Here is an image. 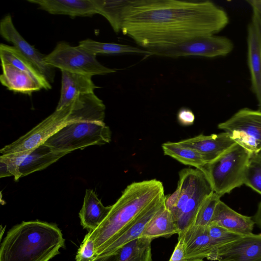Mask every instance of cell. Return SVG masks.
<instances>
[{
    "label": "cell",
    "mask_w": 261,
    "mask_h": 261,
    "mask_svg": "<svg viewBox=\"0 0 261 261\" xmlns=\"http://www.w3.org/2000/svg\"><path fill=\"white\" fill-rule=\"evenodd\" d=\"M226 12L210 1H131L121 32L144 49L216 35L229 23Z\"/></svg>",
    "instance_id": "1"
},
{
    "label": "cell",
    "mask_w": 261,
    "mask_h": 261,
    "mask_svg": "<svg viewBox=\"0 0 261 261\" xmlns=\"http://www.w3.org/2000/svg\"><path fill=\"white\" fill-rule=\"evenodd\" d=\"M163 194V184L155 179L134 182L127 186L100 224L94 230L89 231L94 241L96 256Z\"/></svg>",
    "instance_id": "2"
},
{
    "label": "cell",
    "mask_w": 261,
    "mask_h": 261,
    "mask_svg": "<svg viewBox=\"0 0 261 261\" xmlns=\"http://www.w3.org/2000/svg\"><path fill=\"white\" fill-rule=\"evenodd\" d=\"M65 247L61 230L39 220L13 226L1 243L0 261H49Z\"/></svg>",
    "instance_id": "3"
},
{
    "label": "cell",
    "mask_w": 261,
    "mask_h": 261,
    "mask_svg": "<svg viewBox=\"0 0 261 261\" xmlns=\"http://www.w3.org/2000/svg\"><path fill=\"white\" fill-rule=\"evenodd\" d=\"M103 115L102 103L94 93L79 95L68 105L56 109L27 133L4 146L0 152L16 157L28 154L68 123L81 120L100 121Z\"/></svg>",
    "instance_id": "4"
},
{
    "label": "cell",
    "mask_w": 261,
    "mask_h": 261,
    "mask_svg": "<svg viewBox=\"0 0 261 261\" xmlns=\"http://www.w3.org/2000/svg\"><path fill=\"white\" fill-rule=\"evenodd\" d=\"M251 154L238 144L199 170L204 175L214 192L223 196L244 185Z\"/></svg>",
    "instance_id": "5"
},
{
    "label": "cell",
    "mask_w": 261,
    "mask_h": 261,
    "mask_svg": "<svg viewBox=\"0 0 261 261\" xmlns=\"http://www.w3.org/2000/svg\"><path fill=\"white\" fill-rule=\"evenodd\" d=\"M111 140V132L104 122L81 120L68 123L44 143L58 151L70 153L91 145H102Z\"/></svg>",
    "instance_id": "6"
},
{
    "label": "cell",
    "mask_w": 261,
    "mask_h": 261,
    "mask_svg": "<svg viewBox=\"0 0 261 261\" xmlns=\"http://www.w3.org/2000/svg\"><path fill=\"white\" fill-rule=\"evenodd\" d=\"M45 63L54 68H58L72 73L92 76L105 75L116 72L100 64L96 55L81 46H73L65 42H60L54 50L45 57Z\"/></svg>",
    "instance_id": "7"
},
{
    "label": "cell",
    "mask_w": 261,
    "mask_h": 261,
    "mask_svg": "<svg viewBox=\"0 0 261 261\" xmlns=\"http://www.w3.org/2000/svg\"><path fill=\"white\" fill-rule=\"evenodd\" d=\"M234 47L232 41L225 36L216 35L199 36L182 42L147 49L152 55L178 58L199 56L216 58L226 56Z\"/></svg>",
    "instance_id": "8"
},
{
    "label": "cell",
    "mask_w": 261,
    "mask_h": 261,
    "mask_svg": "<svg viewBox=\"0 0 261 261\" xmlns=\"http://www.w3.org/2000/svg\"><path fill=\"white\" fill-rule=\"evenodd\" d=\"M218 127L251 154L261 151V111L242 108Z\"/></svg>",
    "instance_id": "9"
},
{
    "label": "cell",
    "mask_w": 261,
    "mask_h": 261,
    "mask_svg": "<svg viewBox=\"0 0 261 261\" xmlns=\"http://www.w3.org/2000/svg\"><path fill=\"white\" fill-rule=\"evenodd\" d=\"M0 34L31 62L50 83L54 82V68L45 63V55L40 53L22 37L15 28L10 15L5 16L1 20Z\"/></svg>",
    "instance_id": "10"
},
{
    "label": "cell",
    "mask_w": 261,
    "mask_h": 261,
    "mask_svg": "<svg viewBox=\"0 0 261 261\" xmlns=\"http://www.w3.org/2000/svg\"><path fill=\"white\" fill-rule=\"evenodd\" d=\"M211 260L261 261V233L244 236L220 247Z\"/></svg>",
    "instance_id": "11"
},
{
    "label": "cell",
    "mask_w": 261,
    "mask_h": 261,
    "mask_svg": "<svg viewBox=\"0 0 261 261\" xmlns=\"http://www.w3.org/2000/svg\"><path fill=\"white\" fill-rule=\"evenodd\" d=\"M247 62L250 74L251 88L261 111V30L251 19L247 28Z\"/></svg>",
    "instance_id": "12"
},
{
    "label": "cell",
    "mask_w": 261,
    "mask_h": 261,
    "mask_svg": "<svg viewBox=\"0 0 261 261\" xmlns=\"http://www.w3.org/2000/svg\"><path fill=\"white\" fill-rule=\"evenodd\" d=\"M178 142L198 152L202 156L205 164L214 161L236 144L224 132L207 136L200 134Z\"/></svg>",
    "instance_id": "13"
},
{
    "label": "cell",
    "mask_w": 261,
    "mask_h": 261,
    "mask_svg": "<svg viewBox=\"0 0 261 261\" xmlns=\"http://www.w3.org/2000/svg\"><path fill=\"white\" fill-rule=\"evenodd\" d=\"M165 196L163 194L158 197L119 237L97 256L114 254L126 244L141 237L149 222L164 204Z\"/></svg>",
    "instance_id": "14"
},
{
    "label": "cell",
    "mask_w": 261,
    "mask_h": 261,
    "mask_svg": "<svg viewBox=\"0 0 261 261\" xmlns=\"http://www.w3.org/2000/svg\"><path fill=\"white\" fill-rule=\"evenodd\" d=\"M28 2L37 5L40 9L52 14L74 17L97 14L96 0H28Z\"/></svg>",
    "instance_id": "15"
},
{
    "label": "cell",
    "mask_w": 261,
    "mask_h": 261,
    "mask_svg": "<svg viewBox=\"0 0 261 261\" xmlns=\"http://www.w3.org/2000/svg\"><path fill=\"white\" fill-rule=\"evenodd\" d=\"M187 260L209 259L213 252L207 227L194 224L188 227L182 233Z\"/></svg>",
    "instance_id": "16"
},
{
    "label": "cell",
    "mask_w": 261,
    "mask_h": 261,
    "mask_svg": "<svg viewBox=\"0 0 261 261\" xmlns=\"http://www.w3.org/2000/svg\"><path fill=\"white\" fill-rule=\"evenodd\" d=\"M211 224L246 236L253 233L255 223L251 217L236 212L220 200L216 206Z\"/></svg>",
    "instance_id": "17"
},
{
    "label": "cell",
    "mask_w": 261,
    "mask_h": 261,
    "mask_svg": "<svg viewBox=\"0 0 261 261\" xmlns=\"http://www.w3.org/2000/svg\"><path fill=\"white\" fill-rule=\"evenodd\" d=\"M61 89L60 97L56 109L68 105L76 96L94 92L96 86L92 76L61 70Z\"/></svg>",
    "instance_id": "18"
},
{
    "label": "cell",
    "mask_w": 261,
    "mask_h": 261,
    "mask_svg": "<svg viewBox=\"0 0 261 261\" xmlns=\"http://www.w3.org/2000/svg\"><path fill=\"white\" fill-rule=\"evenodd\" d=\"M69 153L58 151L45 144H41L30 153L22 155L19 168L21 177L46 168Z\"/></svg>",
    "instance_id": "19"
},
{
    "label": "cell",
    "mask_w": 261,
    "mask_h": 261,
    "mask_svg": "<svg viewBox=\"0 0 261 261\" xmlns=\"http://www.w3.org/2000/svg\"><path fill=\"white\" fill-rule=\"evenodd\" d=\"M1 84L14 92L30 95L42 89L41 86L28 72L7 63L1 62Z\"/></svg>",
    "instance_id": "20"
},
{
    "label": "cell",
    "mask_w": 261,
    "mask_h": 261,
    "mask_svg": "<svg viewBox=\"0 0 261 261\" xmlns=\"http://www.w3.org/2000/svg\"><path fill=\"white\" fill-rule=\"evenodd\" d=\"M214 192L210 184L202 172L195 191L187 203L185 208L176 222L178 234L194 224L198 211L205 198Z\"/></svg>",
    "instance_id": "21"
},
{
    "label": "cell",
    "mask_w": 261,
    "mask_h": 261,
    "mask_svg": "<svg viewBox=\"0 0 261 261\" xmlns=\"http://www.w3.org/2000/svg\"><path fill=\"white\" fill-rule=\"evenodd\" d=\"M111 207L112 205L104 206L93 190L87 189L79 213L81 225L89 231L94 230L106 218Z\"/></svg>",
    "instance_id": "22"
},
{
    "label": "cell",
    "mask_w": 261,
    "mask_h": 261,
    "mask_svg": "<svg viewBox=\"0 0 261 261\" xmlns=\"http://www.w3.org/2000/svg\"><path fill=\"white\" fill-rule=\"evenodd\" d=\"M0 58L1 62L9 63L29 73L42 89L48 90L51 88L50 83L39 70L14 46L1 43Z\"/></svg>",
    "instance_id": "23"
},
{
    "label": "cell",
    "mask_w": 261,
    "mask_h": 261,
    "mask_svg": "<svg viewBox=\"0 0 261 261\" xmlns=\"http://www.w3.org/2000/svg\"><path fill=\"white\" fill-rule=\"evenodd\" d=\"M202 172L197 169L185 168L179 173L177 186L180 188V195L177 202L170 211L175 221L182 214L187 202L193 195Z\"/></svg>",
    "instance_id": "24"
},
{
    "label": "cell",
    "mask_w": 261,
    "mask_h": 261,
    "mask_svg": "<svg viewBox=\"0 0 261 261\" xmlns=\"http://www.w3.org/2000/svg\"><path fill=\"white\" fill-rule=\"evenodd\" d=\"M174 234H178L176 223L170 211L164 204L149 222L141 237L153 240L158 238H169Z\"/></svg>",
    "instance_id": "25"
},
{
    "label": "cell",
    "mask_w": 261,
    "mask_h": 261,
    "mask_svg": "<svg viewBox=\"0 0 261 261\" xmlns=\"http://www.w3.org/2000/svg\"><path fill=\"white\" fill-rule=\"evenodd\" d=\"M152 240L141 237L126 244L117 252V261H152Z\"/></svg>",
    "instance_id": "26"
},
{
    "label": "cell",
    "mask_w": 261,
    "mask_h": 261,
    "mask_svg": "<svg viewBox=\"0 0 261 261\" xmlns=\"http://www.w3.org/2000/svg\"><path fill=\"white\" fill-rule=\"evenodd\" d=\"M165 155H168L179 162L200 170L205 164L202 156L196 150L183 145L178 142H167L162 144Z\"/></svg>",
    "instance_id": "27"
},
{
    "label": "cell",
    "mask_w": 261,
    "mask_h": 261,
    "mask_svg": "<svg viewBox=\"0 0 261 261\" xmlns=\"http://www.w3.org/2000/svg\"><path fill=\"white\" fill-rule=\"evenodd\" d=\"M79 45L96 55L97 54L113 55L130 53L152 55L150 51L146 49L125 44L100 42L90 39L81 41Z\"/></svg>",
    "instance_id": "28"
},
{
    "label": "cell",
    "mask_w": 261,
    "mask_h": 261,
    "mask_svg": "<svg viewBox=\"0 0 261 261\" xmlns=\"http://www.w3.org/2000/svg\"><path fill=\"white\" fill-rule=\"evenodd\" d=\"M96 1L97 14L101 15L107 19L115 33H119L121 31L124 11L131 1Z\"/></svg>",
    "instance_id": "29"
},
{
    "label": "cell",
    "mask_w": 261,
    "mask_h": 261,
    "mask_svg": "<svg viewBox=\"0 0 261 261\" xmlns=\"http://www.w3.org/2000/svg\"><path fill=\"white\" fill-rule=\"evenodd\" d=\"M207 228L213 247V252L209 260H211L219 248L244 236L214 224H210Z\"/></svg>",
    "instance_id": "30"
},
{
    "label": "cell",
    "mask_w": 261,
    "mask_h": 261,
    "mask_svg": "<svg viewBox=\"0 0 261 261\" xmlns=\"http://www.w3.org/2000/svg\"><path fill=\"white\" fill-rule=\"evenodd\" d=\"M221 197L220 195L213 192L205 198L198 211L194 221L195 225L204 227L210 225Z\"/></svg>",
    "instance_id": "31"
},
{
    "label": "cell",
    "mask_w": 261,
    "mask_h": 261,
    "mask_svg": "<svg viewBox=\"0 0 261 261\" xmlns=\"http://www.w3.org/2000/svg\"><path fill=\"white\" fill-rule=\"evenodd\" d=\"M244 185L261 195V165L251 159L245 174Z\"/></svg>",
    "instance_id": "32"
},
{
    "label": "cell",
    "mask_w": 261,
    "mask_h": 261,
    "mask_svg": "<svg viewBox=\"0 0 261 261\" xmlns=\"http://www.w3.org/2000/svg\"><path fill=\"white\" fill-rule=\"evenodd\" d=\"M96 256L95 246L89 231L85 235L77 252L75 261H91Z\"/></svg>",
    "instance_id": "33"
},
{
    "label": "cell",
    "mask_w": 261,
    "mask_h": 261,
    "mask_svg": "<svg viewBox=\"0 0 261 261\" xmlns=\"http://www.w3.org/2000/svg\"><path fill=\"white\" fill-rule=\"evenodd\" d=\"M184 238L178 235V242L169 261H186Z\"/></svg>",
    "instance_id": "34"
},
{
    "label": "cell",
    "mask_w": 261,
    "mask_h": 261,
    "mask_svg": "<svg viewBox=\"0 0 261 261\" xmlns=\"http://www.w3.org/2000/svg\"><path fill=\"white\" fill-rule=\"evenodd\" d=\"M177 120L183 125H192L195 120V115L191 110L182 108L177 113Z\"/></svg>",
    "instance_id": "35"
},
{
    "label": "cell",
    "mask_w": 261,
    "mask_h": 261,
    "mask_svg": "<svg viewBox=\"0 0 261 261\" xmlns=\"http://www.w3.org/2000/svg\"><path fill=\"white\" fill-rule=\"evenodd\" d=\"M180 188L177 186L175 191L171 194L166 195L164 204L169 211H171L176 205L180 195Z\"/></svg>",
    "instance_id": "36"
},
{
    "label": "cell",
    "mask_w": 261,
    "mask_h": 261,
    "mask_svg": "<svg viewBox=\"0 0 261 261\" xmlns=\"http://www.w3.org/2000/svg\"><path fill=\"white\" fill-rule=\"evenodd\" d=\"M118 254L116 252L114 254L101 256H95V257L91 261H117Z\"/></svg>",
    "instance_id": "37"
},
{
    "label": "cell",
    "mask_w": 261,
    "mask_h": 261,
    "mask_svg": "<svg viewBox=\"0 0 261 261\" xmlns=\"http://www.w3.org/2000/svg\"><path fill=\"white\" fill-rule=\"evenodd\" d=\"M253 220L254 223L261 228V201L258 203L256 212L253 217Z\"/></svg>",
    "instance_id": "38"
},
{
    "label": "cell",
    "mask_w": 261,
    "mask_h": 261,
    "mask_svg": "<svg viewBox=\"0 0 261 261\" xmlns=\"http://www.w3.org/2000/svg\"><path fill=\"white\" fill-rule=\"evenodd\" d=\"M251 160L261 165V151L257 153L251 154Z\"/></svg>",
    "instance_id": "39"
},
{
    "label": "cell",
    "mask_w": 261,
    "mask_h": 261,
    "mask_svg": "<svg viewBox=\"0 0 261 261\" xmlns=\"http://www.w3.org/2000/svg\"><path fill=\"white\" fill-rule=\"evenodd\" d=\"M186 261H204L203 259H196V260H186Z\"/></svg>",
    "instance_id": "40"
}]
</instances>
